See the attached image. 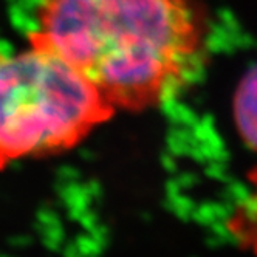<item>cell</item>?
<instances>
[{"label":"cell","mask_w":257,"mask_h":257,"mask_svg":"<svg viewBox=\"0 0 257 257\" xmlns=\"http://www.w3.org/2000/svg\"><path fill=\"white\" fill-rule=\"evenodd\" d=\"M27 44L79 71L116 112L143 113L201 71L209 25L197 0H38Z\"/></svg>","instance_id":"1"},{"label":"cell","mask_w":257,"mask_h":257,"mask_svg":"<svg viewBox=\"0 0 257 257\" xmlns=\"http://www.w3.org/2000/svg\"><path fill=\"white\" fill-rule=\"evenodd\" d=\"M116 108L51 51L0 48V172L25 158L73 151Z\"/></svg>","instance_id":"2"},{"label":"cell","mask_w":257,"mask_h":257,"mask_svg":"<svg viewBox=\"0 0 257 257\" xmlns=\"http://www.w3.org/2000/svg\"><path fill=\"white\" fill-rule=\"evenodd\" d=\"M234 118L242 138L257 149V67L238 84L234 98Z\"/></svg>","instance_id":"3"}]
</instances>
